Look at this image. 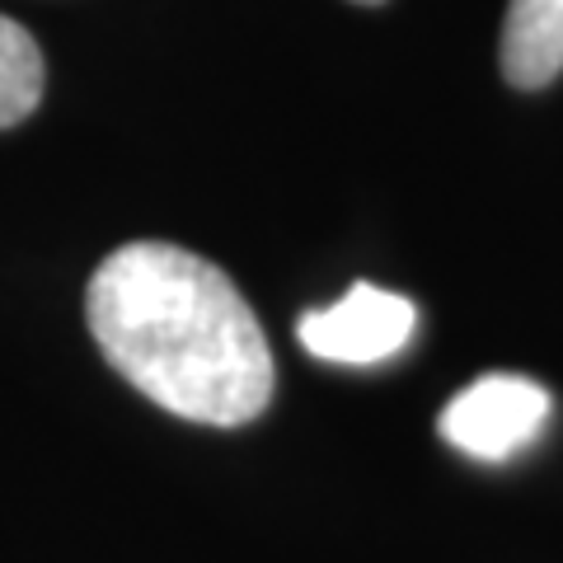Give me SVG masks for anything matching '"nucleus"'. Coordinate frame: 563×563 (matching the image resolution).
Listing matches in <instances>:
<instances>
[{
    "label": "nucleus",
    "mask_w": 563,
    "mask_h": 563,
    "mask_svg": "<svg viewBox=\"0 0 563 563\" xmlns=\"http://www.w3.org/2000/svg\"><path fill=\"white\" fill-rule=\"evenodd\" d=\"M563 70V0H512L503 24V76L517 90H544Z\"/></svg>",
    "instance_id": "4"
},
{
    "label": "nucleus",
    "mask_w": 563,
    "mask_h": 563,
    "mask_svg": "<svg viewBox=\"0 0 563 563\" xmlns=\"http://www.w3.org/2000/svg\"><path fill=\"white\" fill-rule=\"evenodd\" d=\"M43 99V52L24 24L0 14V128L24 122Z\"/></svg>",
    "instance_id": "5"
},
{
    "label": "nucleus",
    "mask_w": 563,
    "mask_h": 563,
    "mask_svg": "<svg viewBox=\"0 0 563 563\" xmlns=\"http://www.w3.org/2000/svg\"><path fill=\"white\" fill-rule=\"evenodd\" d=\"M352 5H385V0H352Z\"/></svg>",
    "instance_id": "6"
},
{
    "label": "nucleus",
    "mask_w": 563,
    "mask_h": 563,
    "mask_svg": "<svg viewBox=\"0 0 563 563\" xmlns=\"http://www.w3.org/2000/svg\"><path fill=\"white\" fill-rule=\"evenodd\" d=\"M413 320H418V310L409 296L357 282L343 301H333L324 310H306L296 333H301V343L324 362L372 366V362L395 357V352L409 343Z\"/></svg>",
    "instance_id": "3"
},
{
    "label": "nucleus",
    "mask_w": 563,
    "mask_h": 563,
    "mask_svg": "<svg viewBox=\"0 0 563 563\" xmlns=\"http://www.w3.org/2000/svg\"><path fill=\"white\" fill-rule=\"evenodd\" d=\"M550 418V390L526 376H484L442 409V437L474 461H507Z\"/></svg>",
    "instance_id": "2"
},
{
    "label": "nucleus",
    "mask_w": 563,
    "mask_h": 563,
    "mask_svg": "<svg viewBox=\"0 0 563 563\" xmlns=\"http://www.w3.org/2000/svg\"><path fill=\"white\" fill-rule=\"evenodd\" d=\"M85 314L113 372L161 409L211 428L268 409V339L217 263L161 240L122 244L95 268Z\"/></svg>",
    "instance_id": "1"
}]
</instances>
